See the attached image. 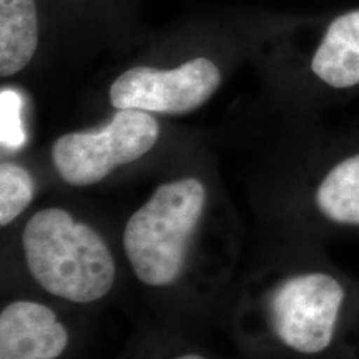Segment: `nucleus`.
<instances>
[{"mask_svg": "<svg viewBox=\"0 0 359 359\" xmlns=\"http://www.w3.org/2000/svg\"><path fill=\"white\" fill-rule=\"evenodd\" d=\"M30 269L45 291L74 303H93L111 290L115 262L103 238L62 208L40 210L22 233Z\"/></svg>", "mask_w": 359, "mask_h": 359, "instance_id": "1", "label": "nucleus"}, {"mask_svg": "<svg viewBox=\"0 0 359 359\" xmlns=\"http://www.w3.org/2000/svg\"><path fill=\"white\" fill-rule=\"evenodd\" d=\"M205 203L203 183L182 178L160 185L130 217L123 248L138 280L148 286H167L177 280Z\"/></svg>", "mask_w": 359, "mask_h": 359, "instance_id": "2", "label": "nucleus"}, {"mask_svg": "<svg viewBox=\"0 0 359 359\" xmlns=\"http://www.w3.org/2000/svg\"><path fill=\"white\" fill-rule=\"evenodd\" d=\"M158 137V122L148 111L118 110L105 127L62 135L52 147L53 165L70 185H95L114 170L142 158Z\"/></svg>", "mask_w": 359, "mask_h": 359, "instance_id": "3", "label": "nucleus"}, {"mask_svg": "<svg viewBox=\"0 0 359 359\" xmlns=\"http://www.w3.org/2000/svg\"><path fill=\"white\" fill-rule=\"evenodd\" d=\"M344 290L326 273H303L285 280L269 299L278 338L298 353L325 351L333 341Z\"/></svg>", "mask_w": 359, "mask_h": 359, "instance_id": "4", "label": "nucleus"}, {"mask_svg": "<svg viewBox=\"0 0 359 359\" xmlns=\"http://www.w3.org/2000/svg\"><path fill=\"white\" fill-rule=\"evenodd\" d=\"M222 83V74L206 57L193 58L172 70L133 67L114 80L110 103L118 110L185 115L198 110Z\"/></svg>", "mask_w": 359, "mask_h": 359, "instance_id": "5", "label": "nucleus"}, {"mask_svg": "<svg viewBox=\"0 0 359 359\" xmlns=\"http://www.w3.org/2000/svg\"><path fill=\"white\" fill-rule=\"evenodd\" d=\"M69 333L48 306L15 302L0 313V359H57Z\"/></svg>", "mask_w": 359, "mask_h": 359, "instance_id": "6", "label": "nucleus"}, {"mask_svg": "<svg viewBox=\"0 0 359 359\" xmlns=\"http://www.w3.org/2000/svg\"><path fill=\"white\" fill-rule=\"evenodd\" d=\"M311 70L327 87H358L359 8L341 13L326 27L313 53Z\"/></svg>", "mask_w": 359, "mask_h": 359, "instance_id": "7", "label": "nucleus"}, {"mask_svg": "<svg viewBox=\"0 0 359 359\" xmlns=\"http://www.w3.org/2000/svg\"><path fill=\"white\" fill-rule=\"evenodd\" d=\"M37 43L35 0H0V75L12 77L24 70Z\"/></svg>", "mask_w": 359, "mask_h": 359, "instance_id": "8", "label": "nucleus"}, {"mask_svg": "<svg viewBox=\"0 0 359 359\" xmlns=\"http://www.w3.org/2000/svg\"><path fill=\"white\" fill-rule=\"evenodd\" d=\"M316 205L331 222L359 224V154L326 173L316 190Z\"/></svg>", "mask_w": 359, "mask_h": 359, "instance_id": "9", "label": "nucleus"}, {"mask_svg": "<svg viewBox=\"0 0 359 359\" xmlns=\"http://www.w3.org/2000/svg\"><path fill=\"white\" fill-rule=\"evenodd\" d=\"M32 175L17 163L0 165V224L7 226L34 198Z\"/></svg>", "mask_w": 359, "mask_h": 359, "instance_id": "10", "label": "nucleus"}, {"mask_svg": "<svg viewBox=\"0 0 359 359\" xmlns=\"http://www.w3.org/2000/svg\"><path fill=\"white\" fill-rule=\"evenodd\" d=\"M25 140L20 93L13 88H2L0 92V142H2V148L15 151L24 147Z\"/></svg>", "mask_w": 359, "mask_h": 359, "instance_id": "11", "label": "nucleus"}, {"mask_svg": "<svg viewBox=\"0 0 359 359\" xmlns=\"http://www.w3.org/2000/svg\"><path fill=\"white\" fill-rule=\"evenodd\" d=\"M177 359H205V358L200 356V354H185V356H180Z\"/></svg>", "mask_w": 359, "mask_h": 359, "instance_id": "12", "label": "nucleus"}]
</instances>
